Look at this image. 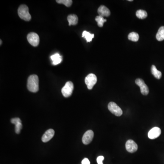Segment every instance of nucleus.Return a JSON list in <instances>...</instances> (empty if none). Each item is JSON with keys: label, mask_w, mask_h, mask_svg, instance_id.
<instances>
[{"label": "nucleus", "mask_w": 164, "mask_h": 164, "mask_svg": "<svg viewBox=\"0 0 164 164\" xmlns=\"http://www.w3.org/2000/svg\"><path fill=\"white\" fill-rule=\"evenodd\" d=\"M94 136V133L92 130L87 131L83 135L82 141L85 145H88L92 141Z\"/></svg>", "instance_id": "nucleus-9"}, {"label": "nucleus", "mask_w": 164, "mask_h": 164, "mask_svg": "<svg viewBox=\"0 0 164 164\" xmlns=\"http://www.w3.org/2000/svg\"><path fill=\"white\" fill-rule=\"evenodd\" d=\"M95 21L97 22L98 25L99 27H102L104 22L107 21L106 19L104 18V17L100 16H97L95 18Z\"/></svg>", "instance_id": "nucleus-21"}, {"label": "nucleus", "mask_w": 164, "mask_h": 164, "mask_svg": "<svg viewBox=\"0 0 164 164\" xmlns=\"http://www.w3.org/2000/svg\"><path fill=\"white\" fill-rule=\"evenodd\" d=\"M94 34H91L90 32L86 31H84L82 33V37L85 38L87 42H91L93 38H94Z\"/></svg>", "instance_id": "nucleus-18"}, {"label": "nucleus", "mask_w": 164, "mask_h": 164, "mask_svg": "<svg viewBox=\"0 0 164 164\" xmlns=\"http://www.w3.org/2000/svg\"><path fill=\"white\" fill-rule=\"evenodd\" d=\"M54 130L53 129H49L45 132L43 136H42V140L43 142L46 143L51 140L54 135Z\"/></svg>", "instance_id": "nucleus-11"}, {"label": "nucleus", "mask_w": 164, "mask_h": 164, "mask_svg": "<svg viewBox=\"0 0 164 164\" xmlns=\"http://www.w3.org/2000/svg\"><path fill=\"white\" fill-rule=\"evenodd\" d=\"M82 164H90V162L88 159L85 158L82 161Z\"/></svg>", "instance_id": "nucleus-24"}, {"label": "nucleus", "mask_w": 164, "mask_h": 164, "mask_svg": "<svg viewBox=\"0 0 164 164\" xmlns=\"http://www.w3.org/2000/svg\"><path fill=\"white\" fill-rule=\"evenodd\" d=\"M18 14L21 19L26 21H29L31 19V16L29 13L28 7L26 5H21L19 7Z\"/></svg>", "instance_id": "nucleus-2"}, {"label": "nucleus", "mask_w": 164, "mask_h": 164, "mask_svg": "<svg viewBox=\"0 0 164 164\" xmlns=\"http://www.w3.org/2000/svg\"><path fill=\"white\" fill-rule=\"evenodd\" d=\"M129 40L133 42H137L139 40V35L138 33L135 32H132L129 34L128 37Z\"/></svg>", "instance_id": "nucleus-20"}, {"label": "nucleus", "mask_w": 164, "mask_h": 164, "mask_svg": "<svg viewBox=\"0 0 164 164\" xmlns=\"http://www.w3.org/2000/svg\"><path fill=\"white\" fill-rule=\"evenodd\" d=\"M27 41L29 43L34 47L38 46L39 43V37L38 35L35 32H31L27 36Z\"/></svg>", "instance_id": "nucleus-6"}, {"label": "nucleus", "mask_w": 164, "mask_h": 164, "mask_svg": "<svg viewBox=\"0 0 164 164\" xmlns=\"http://www.w3.org/2000/svg\"><path fill=\"white\" fill-rule=\"evenodd\" d=\"M156 38L159 41H162L164 40V26L160 27L156 34Z\"/></svg>", "instance_id": "nucleus-17"}, {"label": "nucleus", "mask_w": 164, "mask_h": 164, "mask_svg": "<svg viewBox=\"0 0 164 164\" xmlns=\"http://www.w3.org/2000/svg\"><path fill=\"white\" fill-rule=\"evenodd\" d=\"M56 2L59 4H64L67 7H70L73 3L72 0H57Z\"/></svg>", "instance_id": "nucleus-22"}, {"label": "nucleus", "mask_w": 164, "mask_h": 164, "mask_svg": "<svg viewBox=\"0 0 164 164\" xmlns=\"http://www.w3.org/2000/svg\"><path fill=\"white\" fill-rule=\"evenodd\" d=\"M161 132V129L160 128L155 127L153 128L149 131L148 134V136L150 139L154 140L158 138L160 135Z\"/></svg>", "instance_id": "nucleus-10"}, {"label": "nucleus", "mask_w": 164, "mask_h": 164, "mask_svg": "<svg viewBox=\"0 0 164 164\" xmlns=\"http://www.w3.org/2000/svg\"><path fill=\"white\" fill-rule=\"evenodd\" d=\"M69 26L76 25L78 22V18L75 14H70L67 18Z\"/></svg>", "instance_id": "nucleus-14"}, {"label": "nucleus", "mask_w": 164, "mask_h": 164, "mask_svg": "<svg viewBox=\"0 0 164 164\" xmlns=\"http://www.w3.org/2000/svg\"><path fill=\"white\" fill-rule=\"evenodd\" d=\"M11 123L15 125V132L17 134H19L22 128L21 120L19 118H12Z\"/></svg>", "instance_id": "nucleus-12"}, {"label": "nucleus", "mask_w": 164, "mask_h": 164, "mask_svg": "<svg viewBox=\"0 0 164 164\" xmlns=\"http://www.w3.org/2000/svg\"><path fill=\"white\" fill-rule=\"evenodd\" d=\"M27 87L30 91L36 93L39 90V79L35 74L30 75L27 79Z\"/></svg>", "instance_id": "nucleus-1"}, {"label": "nucleus", "mask_w": 164, "mask_h": 164, "mask_svg": "<svg viewBox=\"0 0 164 164\" xmlns=\"http://www.w3.org/2000/svg\"><path fill=\"white\" fill-rule=\"evenodd\" d=\"M135 83L137 85L140 87V92L143 95H147L149 93V89L145 82L141 79H137L135 80Z\"/></svg>", "instance_id": "nucleus-7"}, {"label": "nucleus", "mask_w": 164, "mask_h": 164, "mask_svg": "<svg viewBox=\"0 0 164 164\" xmlns=\"http://www.w3.org/2000/svg\"><path fill=\"white\" fill-rule=\"evenodd\" d=\"M108 107L111 113L117 116H121L123 114L121 109L114 102H110L108 104Z\"/></svg>", "instance_id": "nucleus-5"}, {"label": "nucleus", "mask_w": 164, "mask_h": 164, "mask_svg": "<svg viewBox=\"0 0 164 164\" xmlns=\"http://www.w3.org/2000/svg\"><path fill=\"white\" fill-rule=\"evenodd\" d=\"M128 1H133V0H129Z\"/></svg>", "instance_id": "nucleus-25"}, {"label": "nucleus", "mask_w": 164, "mask_h": 164, "mask_svg": "<svg viewBox=\"0 0 164 164\" xmlns=\"http://www.w3.org/2000/svg\"><path fill=\"white\" fill-rule=\"evenodd\" d=\"M136 15L137 18L141 19L146 18L147 17V13L145 10H139L136 12Z\"/></svg>", "instance_id": "nucleus-19"}, {"label": "nucleus", "mask_w": 164, "mask_h": 164, "mask_svg": "<svg viewBox=\"0 0 164 164\" xmlns=\"http://www.w3.org/2000/svg\"><path fill=\"white\" fill-rule=\"evenodd\" d=\"M51 59L53 61V64L54 65H57L62 61L63 57L59 54H55L51 56Z\"/></svg>", "instance_id": "nucleus-15"}, {"label": "nucleus", "mask_w": 164, "mask_h": 164, "mask_svg": "<svg viewBox=\"0 0 164 164\" xmlns=\"http://www.w3.org/2000/svg\"><path fill=\"white\" fill-rule=\"evenodd\" d=\"M151 70V73L153 75L156 79H160L162 77V73L160 71L157 70L154 65H153L152 66Z\"/></svg>", "instance_id": "nucleus-16"}, {"label": "nucleus", "mask_w": 164, "mask_h": 164, "mask_svg": "<svg viewBox=\"0 0 164 164\" xmlns=\"http://www.w3.org/2000/svg\"><path fill=\"white\" fill-rule=\"evenodd\" d=\"M1 43H2V41H1Z\"/></svg>", "instance_id": "nucleus-26"}, {"label": "nucleus", "mask_w": 164, "mask_h": 164, "mask_svg": "<svg viewBox=\"0 0 164 164\" xmlns=\"http://www.w3.org/2000/svg\"><path fill=\"white\" fill-rule=\"evenodd\" d=\"M104 158L103 156H99L97 158V161L98 164H103V161L104 160Z\"/></svg>", "instance_id": "nucleus-23"}, {"label": "nucleus", "mask_w": 164, "mask_h": 164, "mask_svg": "<svg viewBox=\"0 0 164 164\" xmlns=\"http://www.w3.org/2000/svg\"><path fill=\"white\" fill-rule=\"evenodd\" d=\"M74 84L72 82H67L62 89V93L64 97L68 98L72 95L74 90Z\"/></svg>", "instance_id": "nucleus-3"}, {"label": "nucleus", "mask_w": 164, "mask_h": 164, "mask_svg": "<svg viewBox=\"0 0 164 164\" xmlns=\"http://www.w3.org/2000/svg\"><path fill=\"white\" fill-rule=\"evenodd\" d=\"M125 148L129 152L134 153L136 152L138 150V146L134 140H129L126 142L125 144Z\"/></svg>", "instance_id": "nucleus-8"}, {"label": "nucleus", "mask_w": 164, "mask_h": 164, "mask_svg": "<svg viewBox=\"0 0 164 164\" xmlns=\"http://www.w3.org/2000/svg\"><path fill=\"white\" fill-rule=\"evenodd\" d=\"M97 82V78L93 74H90L85 79V83L89 90L92 89Z\"/></svg>", "instance_id": "nucleus-4"}, {"label": "nucleus", "mask_w": 164, "mask_h": 164, "mask_svg": "<svg viewBox=\"0 0 164 164\" xmlns=\"http://www.w3.org/2000/svg\"><path fill=\"white\" fill-rule=\"evenodd\" d=\"M98 13L99 16L103 17H108L110 15V10L107 8L105 6H100L98 10Z\"/></svg>", "instance_id": "nucleus-13"}]
</instances>
